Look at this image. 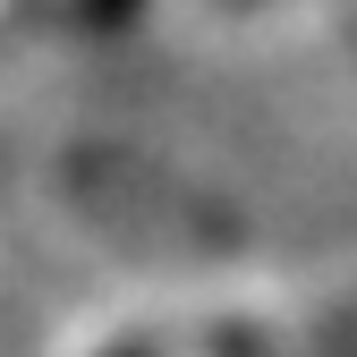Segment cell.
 Returning a JSON list of instances; mask_svg holds the SVG:
<instances>
[{"mask_svg": "<svg viewBox=\"0 0 357 357\" xmlns=\"http://www.w3.org/2000/svg\"><path fill=\"white\" fill-rule=\"evenodd\" d=\"M324 357H357V306H349V315L324 332Z\"/></svg>", "mask_w": 357, "mask_h": 357, "instance_id": "6da1fadb", "label": "cell"}]
</instances>
